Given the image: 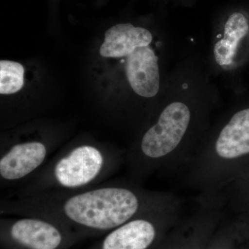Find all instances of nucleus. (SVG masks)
<instances>
[{"label": "nucleus", "instance_id": "obj_1", "mask_svg": "<svg viewBox=\"0 0 249 249\" xmlns=\"http://www.w3.org/2000/svg\"><path fill=\"white\" fill-rule=\"evenodd\" d=\"M178 199L130 182L101 183L73 191L47 192L0 201L1 216H38L71 229L83 239L99 237L131 219Z\"/></svg>", "mask_w": 249, "mask_h": 249}, {"label": "nucleus", "instance_id": "obj_2", "mask_svg": "<svg viewBox=\"0 0 249 249\" xmlns=\"http://www.w3.org/2000/svg\"><path fill=\"white\" fill-rule=\"evenodd\" d=\"M124 160V155L96 144H77L55 155L22 183L14 196L78 191L97 186L114 175Z\"/></svg>", "mask_w": 249, "mask_h": 249}, {"label": "nucleus", "instance_id": "obj_3", "mask_svg": "<svg viewBox=\"0 0 249 249\" xmlns=\"http://www.w3.org/2000/svg\"><path fill=\"white\" fill-rule=\"evenodd\" d=\"M81 236L71 229L38 216H1V249H70Z\"/></svg>", "mask_w": 249, "mask_h": 249}, {"label": "nucleus", "instance_id": "obj_4", "mask_svg": "<svg viewBox=\"0 0 249 249\" xmlns=\"http://www.w3.org/2000/svg\"><path fill=\"white\" fill-rule=\"evenodd\" d=\"M180 212L181 200L178 198L121 224L103 235L90 249H150L160 238L162 229L175 221Z\"/></svg>", "mask_w": 249, "mask_h": 249}, {"label": "nucleus", "instance_id": "obj_5", "mask_svg": "<svg viewBox=\"0 0 249 249\" xmlns=\"http://www.w3.org/2000/svg\"><path fill=\"white\" fill-rule=\"evenodd\" d=\"M126 75L134 92L152 98L160 89L158 58L151 47H139L127 57Z\"/></svg>", "mask_w": 249, "mask_h": 249}, {"label": "nucleus", "instance_id": "obj_6", "mask_svg": "<svg viewBox=\"0 0 249 249\" xmlns=\"http://www.w3.org/2000/svg\"><path fill=\"white\" fill-rule=\"evenodd\" d=\"M152 40L151 33L144 28L129 23L116 24L106 31L100 54L105 58L127 57L137 48L149 46Z\"/></svg>", "mask_w": 249, "mask_h": 249}, {"label": "nucleus", "instance_id": "obj_7", "mask_svg": "<svg viewBox=\"0 0 249 249\" xmlns=\"http://www.w3.org/2000/svg\"><path fill=\"white\" fill-rule=\"evenodd\" d=\"M249 30L248 19L245 15L235 12L229 16L224 27V37L214 45V58L218 65H231L239 42L247 35Z\"/></svg>", "mask_w": 249, "mask_h": 249}, {"label": "nucleus", "instance_id": "obj_8", "mask_svg": "<svg viewBox=\"0 0 249 249\" xmlns=\"http://www.w3.org/2000/svg\"><path fill=\"white\" fill-rule=\"evenodd\" d=\"M24 84V68L18 62L0 61V93L12 94L22 89Z\"/></svg>", "mask_w": 249, "mask_h": 249}, {"label": "nucleus", "instance_id": "obj_9", "mask_svg": "<svg viewBox=\"0 0 249 249\" xmlns=\"http://www.w3.org/2000/svg\"><path fill=\"white\" fill-rule=\"evenodd\" d=\"M213 249H227L226 248H224V247H219V248H216Z\"/></svg>", "mask_w": 249, "mask_h": 249}, {"label": "nucleus", "instance_id": "obj_10", "mask_svg": "<svg viewBox=\"0 0 249 249\" xmlns=\"http://www.w3.org/2000/svg\"></svg>", "mask_w": 249, "mask_h": 249}]
</instances>
